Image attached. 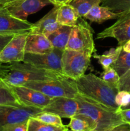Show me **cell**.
<instances>
[{
  "label": "cell",
  "mask_w": 130,
  "mask_h": 131,
  "mask_svg": "<svg viewBox=\"0 0 130 131\" xmlns=\"http://www.w3.org/2000/svg\"><path fill=\"white\" fill-rule=\"evenodd\" d=\"M73 81L78 93L87 101L113 111H119L121 110L115 101L118 89L110 86L101 78L89 73Z\"/></svg>",
  "instance_id": "1"
},
{
  "label": "cell",
  "mask_w": 130,
  "mask_h": 131,
  "mask_svg": "<svg viewBox=\"0 0 130 131\" xmlns=\"http://www.w3.org/2000/svg\"><path fill=\"white\" fill-rule=\"evenodd\" d=\"M66 78L54 72L38 69L24 62L10 63L9 70L1 79L12 86H22L30 81H47L57 78Z\"/></svg>",
  "instance_id": "2"
},
{
  "label": "cell",
  "mask_w": 130,
  "mask_h": 131,
  "mask_svg": "<svg viewBox=\"0 0 130 131\" xmlns=\"http://www.w3.org/2000/svg\"><path fill=\"white\" fill-rule=\"evenodd\" d=\"M75 99L79 104L77 113L89 116L96 124V130L108 131L124 123L119 111H115L87 101L78 93Z\"/></svg>",
  "instance_id": "3"
},
{
  "label": "cell",
  "mask_w": 130,
  "mask_h": 131,
  "mask_svg": "<svg viewBox=\"0 0 130 131\" xmlns=\"http://www.w3.org/2000/svg\"><path fill=\"white\" fill-rule=\"evenodd\" d=\"M22 86L42 92L50 98L68 97L75 99L78 94L75 83L67 78L40 81H30Z\"/></svg>",
  "instance_id": "4"
},
{
  "label": "cell",
  "mask_w": 130,
  "mask_h": 131,
  "mask_svg": "<svg viewBox=\"0 0 130 131\" xmlns=\"http://www.w3.org/2000/svg\"><path fill=\"white\" fill-rule=\"evenodd\" d=\"M66 49L79 51L91 56L96 51L93 30L84 18L80 17L73 27Z\"/></svg>",
  "instance_id": "5"
},
{
  "label": "cell",
  "mask_w": 130,
  "mask_h": 131,
  "mask_svg": "<svg viewBox=\"0 0 130 131\" xmlns=\"http://www.w3.org/2000/svg\"><path fill=\"white\" fill-rule=\"evenodd\" d=\"M91 56L73 50L65 49L62 55L64 75L75 81L84 75L89 66Z\"/></svg>",
  "instance_id": "6"
},
{
  "label": "cell",
  "mask_w": 130,
  "mask_h": 131,
  "mask_svg": "<svg viewBox=\"0 0 130 131\" xmlns=\"http://www.w3.org/2000/svg\"><path fill=\"white\" fill-rule=\"evenodd\" d=\"M62 53L63 51L56 48H54L50 52L46 54L25 53L23 62L38 69L64 75L62 69Z\"/></svg>",
  "instance_id": "7"
},
{
  "label": "cell",
  "mask_w": 130,
  "mask_h": 131,
  "mask_svg": "<svg viewBox=\"0 0 130 131\" xmlns=\"http://www.w3.org/2000/svg\"><path fill=\"white\" fill-rule=\"evenodd\" d=\"M42 110L28 106H0V129L5 125L27 122Z\"/></svg>",
  "instance_id": "8"
},
{
  "label": "cell",
  "mask_w": 130,
  "mask_h": 131,
  "mask_svg": "<svg viewBox=\"0 0 130 131\" xmlns=\"http://www.w3.org/2000/svg\"><path fill=\"white\" fill-rule=\"evenodd\" d=\"M113 38L118 42V46H123L130 40V11L121 13L117 20L110 26L98 33L96 39Z\"/></svg>",
  "instance_id": "9"
},
{
  "label": "cell",
  "mask_w": 130,
  "mask_h": 131,
  "mask_svg": "<svg viewBox=\"0 0 130 131\" xmlns=\"http://www.w3.org/2000/svg\"><path fill=\"white\" fill-rule=\"evenodd\" d=\"M33 24L11 15L3 6H0V35L15 36L29 33Z\"/></svg>",
  "instance_id": "10"
},
{
  "label": "cell",
  "mask_w": 130,
  "mask_h": 131,
  "mask_svg": "<svg viewBox=\"0 0 130 131\" xmlns=\"http://www.w3.org/2000/svg\"><path fill=\"white\" fill-rule=\"evenodd\" d=\"M51 4L50 0H15L3 7L15 17L26 20L29 15L38 12L44 6Z\"/></svg>",
  "instance_id": "11"
},
{
  "label": "cell",
  "mask_w": 130,
  "mask_h": 131,
  "mask_svg": "<svg viewBox=\"0 0 130 131\" xmlns=\"http://www.w3.org/2000/svg\"><path fill=\"white\" fill-rule=\"evenodd\" d=\"M28 33L14 36L0 52V62L11 63L22 62L25 56V46Z\"/></svg>",
  "instance_id": "12"
},
{
  "label": "cell",
  "mask_w": 130,
  "mask_h": 131,
  "mask_svg": "<svg viewBox=\"0 0 130 131\" xmlns=\"http://www.w3.org/2000/svg\"><path fill=\"white\" fill-rule=\"evenodd\" d=\"M11 86L22 106L43 110L50 102L52 99L39 91L24 86Z\"/></svg>",
  "instance_id": "13"
},
{
  "label": "cell",
  "mask_w": 130,
  "mask_h": 131,
  "mask_svg": "<svg viewBox=\"0 0 130 131\" xmlns=\"http://www.w3.org/2000/svg\"><path fill=\"white\" fill-rule=\"evenodd\" d=\"M78 110L79 104L75 99L54 97L42 111L52 113L61 118H71L77 113Z\"/></svg>",
  "instance_id": "14"
},
{
  "label": "cell",
  "mask_w": 130,
  "mask_h": 131,
  "mask_svg": "<svg viewBox=\"0 0 130 131\" xmlns=\"http://www.w3.org/2000/svg\"><path fill=\"white\" fill-rule=\"evenodd\" d=\"M54 49L52 45L45 35L29 33L25 46V53L46 54Z\"/></svg>",
  "instance_id": "15"
},
{
  "label": "cell",
  "mask_w": 130,
  "mask_h": 131,
  "mask_svg": "<svg viewBox=\"0 0 130 131\" xmlns=\"http://www.w3.org/2000/svg\"><path fill=\"white\" fill-rule=\"evenodd\" d=\"M59 6H54L45 16L33 24V28L29 33L42 34L47 36L54 31L60 26L57 21V11Z\"/></svg>",
  "instance_id": "16"
},
{
  "label": "cell",
  "mask_w": 130,
  "mask_h": 131,
  "mask_svg": "<svg viewBox=\"0 0 130 131\" xmlns=\"http://www.w3.org/2000/svg\"><path fill=\"white\" fill-rule=\"evenodd\" d=\"M121 14V13L112 12L106 6L97 5L92 8L83 18L90 22L102 24L107 20L117 19Z\"/></svg>",
  "instance_id": "17"
},
{
  "label": "cell",
  "mask_w": 130,
  "mask_h": 131,
  "mask_svg": "<svg viewBox=\"0 0 130 131\" xmlns=\"http://www.w3.org/2000/svg\"><path fill=\"white\" fill-rule=\"evenodd\" d=\"M73 27L60 25L54 31L47 35V38L50 42L54 48L64 51L66 48Z\"/></svg>",
  "instance_id": "18"
},
{
  "label": "cell",
  "mask_w": 130,
  "mask_h": 131,
  "mask_svg": "<svg viewBox=\"0 0 130 131\" xmlns=\"http://www.w3.org/2000/svg\"><path fill=\"white\" fill-rule=\"evenodd\" d=\"M80 17L76 9L70 4H63L59 6L57 21L60 25L73 27L76 25Z\"/></svg>",
  "instance_id": "19"
},
{
  "label": "cell",
  "mask_w": 130,
  "mask_h": 131,
  "mask_svg": "<svg viewBox=\"0 0 130 131\" xmlns=\"http://www.w3.org/2000/svg\"><path fill=\"white\" fill-rule=\"evenodd\" d=\"M67 126L73 131H91L96 129V124L90 118L79 113L70 118Z\"/></svg>",
  "instance_id": "20"
},
{
  "label": "cell",
  "mask_w": 130,
  "mask_h": 131,
  "mask_svg": "<svg viewBox=\"0 0 130 131\" xmlns=\"http://www.w3.org/2000/svg\"><path fill=\"white\" fill-rule=\"evenodd\" d=\"M0 106H22L11 86L1 78H0Z\"/></svg>",
  "instance_id": "21"
},
{
  "label": "cell",
  "mask_w": 130,
  "mask_h": 131,
  "mask_svg": "<svg viewBox=\"0 0 130 131\" xmlns=\"http://www.w3.org/2000/svg\"><path fill=\"white\" fill-rule=\"evenodd\" d=\"M66 125L57 126L42 122L37 119L31 117L28 120V131H66Z\"/></svg>",
  "instance_id": "22"
},
{
  "label": "cell",
  "mask_w": 130,
  "mask_h": 131,
  "mask_svg": "<svg viewBox=\"0 0 130 131\" xmlns=\"http://www.w3.org/2000/svg\"><path fill=\"white\" fill-rule=\"evenodd\" d=\"M122 49V46H118L116 48L111 49L101 55L95 54L94 58L98 60V63L105 69L110 67L117 60Z\"/></svg>",
  "instance_id": "23"
},
{
  "label": "cell",
  "mask_w": 130,
  "mask_h": 131,
  "mask_svg": "<svg viewBox=\"0 0 130 131\" xmlns=\"http://www.w3.org/2000/svg\"><path fill=\"white\" fill-rule=\"evenodd\" d=\"M121 78L130 70V52L121 50L118 58L111 65Z\"/></svg>",
  "instance_id": "24"
},
{
  "label": "cell",
  "mask_w": 130,
  "mask_h": 131,
  "mask_svg": "<svg viewBox=\"0 0 130 131\" xmlns=\"http://www.w3.org/2000/svg\"><path fill=\"white\" fill-rule=\"evenodd\" d=\"M104 0H71L69 4L73 6L80 17H83L94 6L99 5Z\"/></svg>",
  "instance_id": "25"
},
{
  "label": "cell",
  "mask_w": 130,
  "mask_h": 131,
  "mask_svg": "<svg viewBox=\"0 0 130 131\" xmlns=\"http://www.w3.org/2000/svg\"><path fill=\"white\" fill-rule=\"evenodd\" d=\"M102 6H106L114 12H125L130 11V0H104Z\"/></svg>",
  "instance_id": "26"
},
{
  "label": "cell",
  "mask_w": 130,
  "mask_h": 131,
  "mask_svg": "<svg viewBox=\"0 0 130 131\" xmlns=\"http://www.w3.org/2000/svg\"><path fill=\"white\" fill-rule=\"evenodd\" d=\"M33 118L42 122L50 124V125H57V126L64 125L61 118L58 115L52 113L42 111V112L34 115Z\"/></svg>",
  "instance_id": "27"
},
{
  "label": "cell",
  "mask_w": 130,
  "mask_h": 131,
  "mask_svg": "<svg viewBox=\"0 0 130 131\" xmlns=\"http://www.w3.org/2000/svg\"><path fill=\"white\" fill-rule=\"evenodd\" d=\"M103 70V72L101 74L100 78L110 86L117 88L120 77L119 76L115 70L111 66Z\"/></svg>",
  "instance_id": "28"
},
{
  "label": "cell",
  "mask_w": 130,
  "mask_h": 131,
  "mask_svg": "<svg viewBox=\"0 0 130 131\" xmlns=\"http://www.w3.org/2000/svg\"><path fill=\"white\" fill-rule=\"evenodd\" d=\"M115 101L120 108L127 106L130 103V93L126 91H119L115 97Z\"/></svg>",
  "instance_id": "29"
},
{
  "label": "cell",
  "mask_w": 130,
  "mask_h": 131,
  "mask_svg": "<svg viewBox=\"0 0 130 131\" xmlns=\"http://www.w3.org/2000/svg\"><path fill=\"white\" fill-rule=\"evenodd\" d=\"M117 88L119 91H126L130 93V70L120 78Z\"/></svg>",
  "instance_id": "30"
},
{
  "label": "cell",
  "mask_w": 130,
  "mask_h": 131,
  "mask_svg": "<svg viewBox=\"0 0 130 131\" xmlns=\"http://www.w3.org/2000/svg\"><path fill=\"white\" fill-rule=\"evenodd\" d=\"M0 131H28V121L5 125L0 129Z\"/></svg>",
  "instance_id": "31"
},
{
  "label": "cell",
  "mask_w": 130,
  "mask_h": 131,
  "mask_svg": "<svg viewBox=\"0 0 130 131\" xmlns=\"http://www.w3.org/2000/svg\"><path fill=\"white\" fill-rule=\"evenodd\" d=\"M119 113L124 122L130 125V109H127V110H121V109L119 110Z\"/></svg>",
  "instance_id": "32"
},
{
  "label": "cell",
  "mask_w": 130,
  "mask_h": 131,
  "mask_svg": "<svg viewBox=\"0 0 130 131\" xmlns=\"http://www.w3.org/2000/svg\"><path fill=\"white\" fill-rule=\"evenodd\" d=\"M108 131H130V125L126 123L119 124Z\"/></svg>",
  "instance_id": "33"
},
{
  "label": "cell",
  "mask_w": 130,
  "mask_h": 131,
  "mask_svg": "<svg viewBox=\"0 0 130 131\" xmlns=\"http://www.w3.org/2000/svg\"><path fill=\"white\" fill-rule=\"evenodd\" d=\"M14 36H5L0 35V52H1L4 47L9 42V41Z\"/></svg>",
  "instance_id": "34"
},
{
  "label": "cell",
  "mask_w": 130,
  "mask_h": 131,
  "mask_svg": "<svg viewBox=\"0 0 130 131\" xmlns=\"http://www.w3.org/2000/svg\"><path fill=\"white\" fill-rule=\"evenodd\" d=\"M10 63H3L0 62V78H2L9 70Z\"/></svg>",
  "instance_id": "35"
},
{
  "label": "cell",
  "mask_w": 130,
  "mask_h": 131,
  "mask_svg": "<svg viewBox=\"0 0 130 131\" xmlns=\"http://www.w3.org/2000/svg\"><path fill=\"white\" fill-rule=\"evenodd\" d=\"M50 1L54 6H60L63 4L69 3L70 2V0H50Z\"/></svg>",
  "instance_id": "36"
},
{
  "label": "cell",
  "mask_w": 130,
  "mask_h": 131,
  "mask_svg": "<svg viewBox=\"0 0 130 131\" xmlns=\"http://www.w3.org/2000/svg\"><path fill=\"white\" fill-rule=\"evenodd\" d=\"M122 49L124 50L126 52H130V40L127 41V42L122 46Z\"/></svg>",
  "instance_id": "37"
},
{
  "label": "cell",
  "mask_w": 130,
  "mask_h": 131,
  "mask_svg": "<svg viewBox=\"0 0 130 131\" xmlns=\"http://www.w3.org/2000/svg\"><path fill=\"white\" fill-rule=\"evenodd\" d=\"M12 0H0V6H3L8 3L11 2Z\"/></svg>",
  "instance_id": "38"
},
{
  "label": "cell",
  "mask_w": 130,
  "mask_h": 131,
  "mask_svg": "<svg viewBox=\"0 0 130 131\" xmlns=\"http://www.w3.org/2000/svg\"><path fill=\"white\" fill-rule=\"evenodd\" d=\"M121 110H127V109H130V103L127 106H125V107H121Z\"/></svg>",
  "instance_id": "39"
},
{
  "label": "cell",
  "mask_w": 130,
  "mask_h": 131,
  "mask_svg": "<svg viewBox=\"0 0 130 131\" xmlns=\"http://www.w3.org/2000/svg\"><path fill=\"white\" fill-rule=\"evenodd\" d=\"M91 131H103V130H93Z\"/></svg>",
  "instance_id": "40"
},
{
  "label": "cell",
  "mask_w": 130,
  "mask_h": 131,
  "mask_svg": "<svg viewBox=\"0 0 130 131\" xmlns=\"http://www.w3.org/2000/svg\"><path fill=\"white\" fill-rule=\"evenodd\" d=\"M66 131H73V130H71V129H70V130H69V129H68V130H66Z\"/></svg>",
  "instance_id": "41"
},
{
  "label": "cell",
  "mask_w": 130,
  "mask_h": 131,
  "mask_svg": "<svg viewBox=\"0 0 130 131\" xmlns=\"http://www.w3.org/2000/svg\"><path fill=\"white\" fill-rule=\"evenodd\" d=\"M15 1V0H12V1Z\"/></svg>",
  "instance_id": "42"
},
{
  "label": "cell",
  "mask_w": 130,
  "mask_h": 131,
  "mask_svg": "<svg viewBox=\"0 0 130 131\" xmlns=\"http://www.w3.org/2000/svg\"><path fill=\"white\" fill-rule=\"evenodd\" d=\"M71 1V0H70V1ZM70 2H69V3H70Z\"/></svg>",
  "instance_id": "43"
}]
</instances>
